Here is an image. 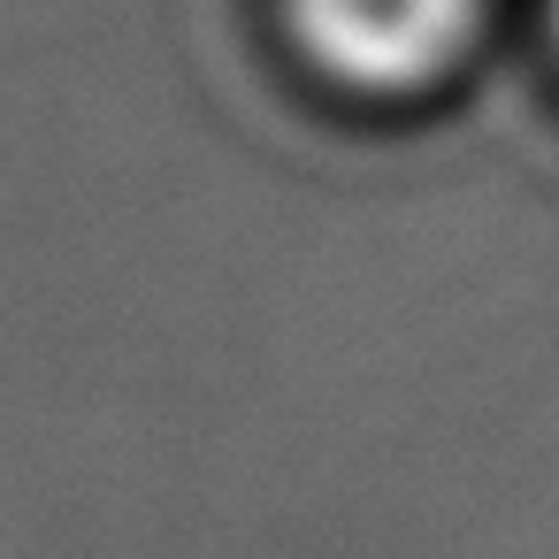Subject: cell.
<instances>
[{
  "instance_id": "6da1fadb",
  "label": "cell",
  "mask_w": 559,
  "mask_h": 559,
  "mask_svg": "<svg viewBox=\"0 0 559 559\" xmlns=\"http://www.w3.org/2000/svg\"><path fill=\"white\" fill-rule=\"evenodd\" d=\"M299 47L345 85H421L483 24V0H284Z\"/></svg>"
}]
</instances>
